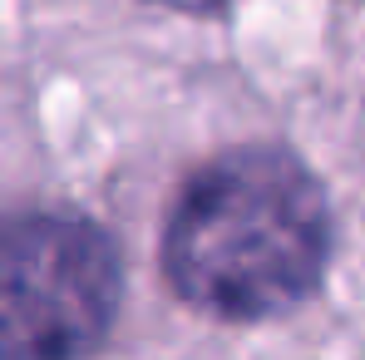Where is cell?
Wrapping results in <instances>:
<instances>
[{"mask_svg": "<svg viewBox=\"0 0 365 360\" xmlns=\"http://www.w3.org/2000/svg\"><path fill=\"white\" fill-rule=\"evenodd\" d=\"M331 262V207L302 158L232 148L182 187L163 232V272L192 311L272 321L316 297Z\"/></svg>", "mask_w": 365, "mask_h": 360, "instance_id": "1", "label": "cell"}, {"mask_svg": "<svg viewBox=\"0 0 365 360\" xmlns=\"http://www.w3.org/2000/svg\"><path fill=\"white\" fill-rule=\"evenodd\" d=\"M119 297V252L104 227L69 212L0 217V360L94 356Z\"/></svg>", "mask_w": 365, "mask_h": 360, "instance_id": "2", "label": "cell"}, {"mask_svg": "<svg viewBox=\"0 0 365 360\" xmlns=\"http://www.w3.org/2000/svg\"><path fill=\"white\" fill-rule=\"evenodd\" d=\"M158 5H173V10H227L237 0H158Z\"/></svg>", "mask_w": 365, "mask_h": 360, "instance_id": "3", "label": "cell"}]
</instances>
